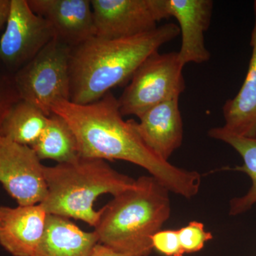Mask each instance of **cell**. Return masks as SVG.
I'll return each instance as SVG.
<instances>
[{
    "label": "cell",
    "instance_id": "6da1fadb",
    "mask_svg": "<svg viewBox=\"0 0 256 256\" xmlns=\"http://www.w3.org/2000/svg\"><path fill=\"white\" fill-rule=\"evenodd\" d=\"M63 118L78 143L79 156L106 161L122 160L146 170L170 192L186 198L198 194L201 174L178 168L161 159L146 146L136 128V120H124L118 99L108 92L98 100L77 104L56 101L52 114Z\"/></svg>",
    "mask_w": 256,
    "mask_h": 256
},
{
    "label": "cell",
    "instance_id": "7a4b0ae2",
    "mask_svg": "<svg viewBox=\"0 0 256 256\" xmlns=\"http://www.w3.org/2000/svg\"><path fill=\"white\" fill-rule=\"evenodd\" d=\"M180 34L178 25L166 24L148 33L120 40L94 36L72 48L69 70L70 100L88 104L130 80L148 56Z\"/></svg>",
    "mask_w": 256,
    "mask_h": 256
},
{
    "label": "cell",
    "instance_id": "3957f363",
    "mask_svg": "<svg viewBox=\"0 0 256 256\" xmlns=\"http://www.w3.org/2000/svg\"><path fill=\"white\" fill-rule=\"evenodd\" d=\"M169 194L151 175L137 178L133 188L101 208L94 229L99 244L124 255H150L154 250L152 237L171 215Z\"/></svg>",
    "mask_w": 256,
    "mask_h": 256
},
{
    "label": "cell",
    "instance_id": "277c9868",
    "mask_svg": "<svg viewBox=\"0 0 256 256\" xmlns=\"http://www.w3.org/2000/svg\"><path fill=\"white\" fill-rule=\"evenodd\" d=\"M47 192L41 204L47 214L80 220L95 227L102 210L94 203L102 194L114 196L136 184L104 160L79 156L69 162L44 168Z\"/></svg>",
    "mask_w": 256,
    "mask_h": 256
},
{
    "label": "cell",
    "instance_id": "5b68a950",
    "mask_svg": "<svg viewBox=\"0 0 256 256\" xmlns=\"http://www.w3.org/2000/svg\"><path fill=\"white\" fill-rule=\"evenodd\" d=\"M72 48L54 38L14 74L20 99L30 102L46 116L56 101L70 100L69 70Z\"/></svg>",
    "mask_w": 256,
    "mask_h": 256
},
{
    "label": "cell",
    "instance_id": "8992f818",
    "mask_svg": "<svg viewBox=\"0 0 256 256\" xmlns=\"http://www.w3.org/2000/svg\"><path fill=\"white\" fill-rule=\"evenodd\" d=\"M178 52L148 56L140 66L118 99L124 116L141 114L158 104L180 98L186 84Z\"/></svg>",
    "mask_w": 256,
    "mask_h": 256
},
{
    "label": "cell",
    "instance_id": "52a82bcc",
    "mask_svg": "<svg viewBox=\"0 0 256 256\" xmlns=\"http://www.w3.org/2000/svg\"><path fill=\"white\" fill-rule=\"evenodd\" d=\"M95 36L130 38L148 33L170 18L166 0H90Z\"/></svg>",
    "mask_w": 256,
    "mask_h": 256
},
{
    "label": "cell",
    "instance_id": "ba28073f",
    "mask_svg": "<svg viewBox=\"0 0 256 256\" xmlns=\"http://www.w3.org/2000/svg\"><path fill=\"white\" fill-rule=\"evenodd\" d=\"M54 38L50 24L32 11L28 0H11L0 38V62L14 74Z\"/></svg>",
    "mask_w": 256,
    "mask_h": 256
},
{
    "label": "cell",
    "instance_id": "9c48e42d",
    "mask_svg": "<svg viewBox=\"0 0 256 256\" xmlns=\"http://www.w3.org/2000/svg\"><path fill=\"white\" fill-rule=\"evenodd\" d=\"M44 168L30 146L0 136V184L18 205L40 204L44 200Z\"/></svg>",
    "mask_w": 256,
    "mask_h": 256
},
{
    "label": "cell",
    "instance_id": "30bf717a",
    "mask_svg": "<svg viewBox=\"0 0 256 256\" xmlns=\"http://www.w3.org/2000/svg\"><path fill=\"white\" fill-rule=\"evenodd\" d=\"M34 12L48 21L55 38L74 48L95 36L90 0H28Z\"/></svg>",
    "mask_w": 256,
    "mask_h": 256
},
{
    "label": "cell",
    "instance_id": "8fae6325",
    "mask_svg": "<svg viewBox=\"0 0 256 256\" xmlns=\"http://www.w3.org/2000/svg\"><path fill=\"white\" fill-rule=\"evenodd\" d=\"M169 16L178 22L182 44L178 60L186 64H202L210 60L205 44V32L212 22L214 2L212 0H166Z\"/></svg>",
    "mask_w": 256,
    "mask_h": 256
},
{
    "label": "cell",
    "instance_id": "7c38bea8",
    "mask_svg": "<svg viewBox=\"0 0 256 256\" xmlns=\"http://www.w3.org/2000/svg\"><path fill=\"white\" fill-rule=\"evenodd\" d=\"M41 205L0 206V246L13 256H33L46 228Z\"/></svg>",
    "mask_w": 256,
    "mask_h": 256
},
{
    "label": "cell",
    "instance_id": "4fadbf2b",
    "mask_svg": "<svg viewBox=\"0 0 256 256\" xmlns=\"http://www.w3.org/2000/svg\"><path fill=\"white\" fill-rule=\"evenodd\" d=\"M138 118L136 128L142 140L154 154L168 161L183 142V121L178 99L158 104Z\"/></svg>",
    "mask_w": 256,
    "mask_h": 256
},
{
    "label": "cell",
    "instance_id": "5bb4252c",
    "mask_svg": "<svg viewBox=\"0 0 256 256\" xmlns=\"http://www.w3.org/2000/svg\"><path fill=\"white\" fill-rule=\"evenodd\" d=\"M254 12L252 56L246 76L238 94L226 101L222 108L225 120L222 127L229 132L248 138H256V0Z\"/></svg>",
    "mask_w": 256,
    "mask_h": 256
},
{
    "label": "cell",
    "instance_id": "9a60e30c",
    "mask_svg": "<svg viewBox=\"0 0 256 256\" xmlns=\"http://www.w3.org/2000/svg\"><path fill=\"white\" fill-rule=\"evenodd\" d=\"M98 244L94 230L86 232L69 218L48 214L44 234L33 256H90Z\"/></svg>",
    "mask_w": 256,
    "mask_h": 256
},
{
    "label": "cell",
    "instance_id": "2e32d148",
    "mask_svg": "<svg viewBox=\"0 0 256 256\" xmlns=\"http://www.w3.org/2000/svg\"><path fill=\"white\" fill-rule=\"evenodd\" d=\"M208 136L232 146L242 156L244 164L228 168V170L242 172L248 175L252 185L246 194L235 197L230 202L229 215L242 214L250 210L256 204V138L237 136L226 130L223 127L210 128Z\"/></svg>",
    "mask_w": 256,
    "mask_h": 256
},
{
    "label": "cell",
    "instance_id": "e0dca14e",
    "mask_svg": "<svg viewBox=\"0 0 256 256\" xmlns=\"http://www.w3.org/2000/svg\"><path fill=\"white\" fill-rule=\"evenodd\" d=\"M50 116L23 100L13 106L6 114L0 136L18 144L33 146L46 128Z\"/></svg>",
    "mask_w": 256,
    "mask_h": 256
},
{
    "label": "cell",
    "instance_id": "ac0fdd59",
    "mask_svg": "<svg viewBox=\"0 0 256 256\" xmlns=\"http://www.w3.org/2000/svg\"><path fill=\"white\" fill-rule=\"evenodd\" d=\"M40 160H52L57 164L69 162L79 158L78 143L66 121L52 114L42 136L31 146Z\"/></svg>",
    "mask_w": 256,
    "mask_h": 256
},
{
    "label": "cell",
    "instance_id": "d6986e66",
    "mask_svg": "<svg viewBox=\"0 0 256 256\" xmlns=\"http://www.w3.org/2000/svg\"><path fill=\"white\" fill-rule=\"evenodd\" d=\"M178 234L184 254L200 252L204 247L205 244L213 238L212 234L205 230L204 225L195 220L178 229Z\"/></svg>",
    "mask_w": 256,
    "mask_h": 256
},
{
    "label": "cell",
    "instance_id": "ffe728a7",
    "mask_svg": "<svg viewBox=\"0 0 256 256\" xmlns=\"http://www.w3.org/2000/svg\"><path fill=\"white\" fill-rule=\"evenodd\" d=\"M14 75L0 62V128L13 106L21 100Z\"/></svg>",
    "mask_w": 256,
    "mask_h": 256
},
{
    "label": "cell",
    "instance_id": "44dd1931",
    "mask_svg": "<svg viewBox=\"0 0 256 256\" xmlns=\"http://www.w3.org/2000/svg\"><path fill=\"white\" fill-rule=\"evenodd\" d=\"M153 249L165 256H184L178 230H160L152 237Z\"/></svg>",
    "mask_w": 256,
    "mask_h": 256
},
{
    "label": "cell",
    "instance_id": "7402d4cb",
    "mask_svg": "<svg viewBox=\"0 0 256 256\" xmlns=\"http://www.w3.org/2000/svg\"><path fill=\"white\" fill-rule=\"evenodd\" d=\"M90 256H130L124 255V254H120L117 252H114L110 248L102 244H98L94 247V250L90 254Z\"/></svg>",
    "mask_w": 256,
    "mask_h": 256
},
{
    "label": "cell",
    "instance_id": "603a6c76",
    "mask_svg": "<svg viewBox=\"0 0 256 256\" xmlns=\"http://www.w3.org/2000/svg\"><path fill=\"white\" fill-rule=\"evenodd\" d=\"M11 0H0V30L6 25L9 16Z\"/></svg>",
    "mask_w": 256,
    "mask_h": 256
}]
</instances>
